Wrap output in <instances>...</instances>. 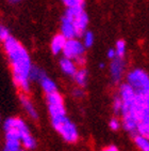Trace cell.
<instances>
[{
	"label": "cell",
	"instance_id": "1",
	"mask_svg": "<svg viewBox=\"0 0 149 151\" xmlns=\"http://www.w3.org/2000/svg\"><path fill=\"white\" fill-rule=\"evenodd\" d=\"M3 44L11 63L15 83L21 90L27 92L30 88V72L32 69L30 56L26 48L12 37Z\"/></svg>",
	"mask_w": 149,
	"mask_h": 151
},
{
	"label": "cell",
	"instance_id": "2",
	"mask_svg": "<svg viewBox=\"0 0 149 151\" xmlns=\"http://www.w3.org/2000/svg\"><path fill=\"white\" fill-rule=\"evenodd\" d=\"M65 16L72 20L77 37H80L82 33H84L86 27H87V24H89V17L84 12L83 8L67 9Z\"/></svg>",
	"mask_w": 149,
	"mask_h": 151
},
{
	"label": "cell",
	"instance_id": "3",
	"mask_svg": "<svg viewBox=\"0 0 149 151\" xmlns=\"http://www.w3.org/2000/svg\"><path fill=\"white\" fill-rule=\"evenodd\" d=\"M53 128L57 130L59 133L62 135L64 139L67 142H74L78 139V131L76 125L72 121L67 119V117L63 119L57 120V121H51Z\"/></svg>",
	"mask_w": 149,
	"mask_h": 151
},
{
	"label": "cell",
	"instance_id": "4",
	"mask_svg": "<svg viewBox=\"0 0 149 151\" xmlns=\"http://www.w3.org/2000/svg\"><path fill=\"white\" fill-rule=\"evenodd\" d=\"M127 81L135 91H144L149 89V75L142 69H134L129 72Z\"/></svg>",
	"mask_w": 149,
	"mask_h": 151
},
{
	"label": "cell",
	"instance_id": "5",
	"mask_svg": "<svg viewBox=\"0 0 149 151\" xmlns=\"http://www.w3.org/2000/svg\"><path fill=\"white\" fill-rule=\"evenodd\" d=\"M64 57L72 60H77L84 56V44L76 39H69L66 41L65 46L63 48Z\"/></svg>",
	"mask_w": 149,
	"mask_h": 151
},
{
	"label": "cell",
	"instance_id": "6",
	"mask_svg": "<svg viewBox=\"0 0 149 151\" xmlns=\"http://www.w3.org/2000/svg\"><path fill=\"white\" fill-rule=\"evenodd\" d=\"M123 68H125V63H123V58L116 57L112 60L111 65H110V73H111V77L114 83H118L121 81L123 73Z\"/></svg>",
	"mask_w": 149,
	"mask_h": 151
},
{
	"label": "cell",
	"instance_id": "7",
	"mask_svg": "<svg viewBox=\"0 0 149 151\" xmlns=\"http://www.w3.org/2000/svg\"><path fill=\"white\" fill-rule=\"evenodd\" d=\"M48 109L50 117H51V121H57L66 117L64 103L63 104H49Z\"/></svg>",
	"mask_w": 149,
	"mask_h": 151
},
{
	"label": "cell",
	"instance_id": "8",
	"mask_svg": "<svg viewBox=\"0 0 149 151\" xmlns=\"http://www.w3.org/2000/svg\"><path fill=\"white\" fill-rule=\"evenodd\" d=\"M61 31H62V35H63L67 40H69V39H74L77 37L76 30H74V25H72V20L69 19V18H67L66 16H64L63 19H62Z\"/></svg>",
	"mask_w": 149,
	"mask_h": 151
},
{
	"label": "cell",
	"instance_id": "9",
	"mask_svg": "<svg viewBox=\"0 0 149 151\" xmlns=\"http://www.w3.org/2000/svg\"><path fill=\"white\" fill-rule=\"evenodd\" d=\"M12 129L18 130V131H20L21 133L28 130L27 124L21 119H19V118H9V119L4 122V130H6V131L12 130Z\"/></svg>",
	"mask_w": 149,
	"mask_h": 151
},
{
	"label": "cell",
	"instance_id": "10",
	"mask_svg": "<svg viewBox=\"0 0 149 151\" xmlns=\"http://www.w3.org/2000/svg\"><path fill=\"white\" fill-rule=\"evenodd\" d=\"M60 67L66 75L74 76L78 71L76 62L74 60H72V59L66 58V57H64V58H62L60 60Z\"/></svg>",
	"mask_w": 149,
	"mask_h": 151
},
{
	"label": "cell",
	"instance_id": "11",
	"mask_svg": "<svg viewBox=\"0 0 149 151\" xmlns=\"http://www.w3.org/2000/svg\"><path fill=\"white\" fill-rule=\"evenodd\" d=\"M67 39L63 35H57L52 39L51 42V50L55 55H57L59 52H63V48L65 46V43Z\"/></svg>",
	"mask_w": 149,
	"mask_h": 151
},
{
	"label": "cell",
	"instance_id": "12",
	"mask_svg": "<svg viewBox=\"0 0 149 151\" xmlns=\"http://www.w3.org/2000/svg\"><path fill=\"white\" fill-rule=\"evenodd\" d=\"M40 84L43 88V90L49 94V93H53V92H57V85L55 83L52 79H50L49 77H47L46 75L44 76L43 78L40 81Z\"/></svg>",
	"mask_w": 149,
	"mask_h": 151
},
{
	"label": "cell",
	"instance_id": "13",
	"mask_svg": "<svg viewBox=\"0 0 149 151\" xmlns=\"http://www.w3.org/2000/svg\"><path fill=\"white\" fill-rule=\"evenodd\" d=\"M20 102H21V104H23L25 111L28 113L29 116L31 117V118H33V119H37L38 116H37L36 109H35V107L33 106L32 102L30 101L28 98H26V96H20Z\"/></svg>",
	"mask_w": 149,
	"mask_h": 151
},
{
	"label": "cell",
	"instance_id": "14",
	"mask_svg": "<svg viewBox=\"0 0 149 151\" xmlns=\"http://www.w3.org/2000/svg\"><path fill=\"white\" fill-rule=\"evenodd\" d=\"M20 142L25 146V148L27 149H34L35 146H36L35 139L33 138V136H32L31 134H30L29 130L21 133V135H20Z\"/></svg>",
	"mask_w": 149,
	"mask_h": 151
},
{
	"label": "cell",
	"instance_id": "15",
	"mask_svg": "<svg viewBox=\"0 0 149 151\" xmlns=\"http://www.w3.org/2000/svg\"><path fill=\"white\" fill-rule=\"evenodd\" d=\"M134 142L138 146V148L142 151H149V139L146 137H143L136 134L134 136Z\"/></svg>",
	"mask_w": 149,
	"mask_h": 151
},
{
	"label": "cell",
	"instance_id": "16",
	"mask_svg": "<svg viewBox=\"0 0 149 151\" xmlns=\"http://www.w3.org/2000/svg\"><path fill=\"white\" fill-rule=\"evenodd\" d=\"M74 78L79 86L83 87V86H85L86 81H87V72H86L84 69L78 70L77 72H76V74L74 75Z\"/></svg>",
	"mask_w": 149,
	"mask_h": 151
},
{
	"label": "cell",
	"instance_id": "17",
	"mask_svg": "<svg viewBox=\"0 0 149 151\" xmlns=\"http://www.w3.org/2000/svg\"><path fill=\"white\" fill-rule=\"evenodd\" d=\"M20 142L19 139H10L6 140V147H4V151H20Z\"/></svg>",
	"mask_w": 149,
	"mask_h": 151
},
{
	"label": "cell",
	"instance_id": "18",
	"mask_svg": "<svg viewBox=\"0 0 149 151\" xmlns=\"http://www.w3.org/2000/svg\"><path fill=\"white\" fill-rule=\"evenodd\" d=\"M47 103L49 104H63V98L59 92H53L47 94Z\"/></svg>",
	"mask_w": 149,
	"mask_h": 151
},
{
	"label": "cell",
	"instance_id": "19",
	"mask_svg": "<svg viewBox=\"0 0 149 151\" xmlns=\"http://www.w3.org/2000/svg\"><path fill=\"white\" fill-rule=\"evenodd\" d=\"M45 75H46V74L40 70V69H38V68H36V67H32L31 72H30V81H40Z\"/></svg>",
	"mask_w": 149,
	"mask_h": 151
},
{
	"label": "cell",
	"instance_id": "20",
	"mask_svg": "<svg viewBox=\"0 0 149 151\" xmlns=\"http://www.w3.org/2000/svg\"><path fill=\"white\" fill-rule=\"evenodd\" d=\"M115 52L116 56L119 58H123V56L126 54V43L123 40H119L116 42V46H115Z\"/></svg>",
	"mask_w": 149,
	"mask_h": 151
},
{
	"label": "cell",
	"instance_id": "21",
	"mask_svg": "<svg viewBox=\"0 0 149 151\" xmlns=\"http://www.w3.org/2000/svg\"><path fill=\"white\" fill-rule=\"evenodd\" d=\"M62 1L67 6V9L83 8L84 6V0H62Z\"/></svg>",
	"mask_w": 149,
	"mask_h": 151
},
{
	"label": "cell",
	"instance_id": "22",
	"mask_svg": "<svg viewBox=\"0 0 149 151\" xmlns=\"http://www.w3.org/2000/svg\"><path fill=\"white\" fill-rule=\"evenodd\" d=\"M136 134H138V135L143 137H146L149 139V124H138Z\"/></svg>",
	"mask_w": 149,
	"mask_h": 151
},
{
	"label": "cell",
	"instance_id": "23",
	"mask_svg": "<svg viewBox=\"0 0 149 151\" xmlns=\"http://www.w3.org/2000/svg\"><path fill=\"white\" fill-rule=\"evenodd\" d=\"M94 43V35L91 31H87L83 35V44L85 47H91Z\"/></svg>",
	"mask_w": 149,
	"mask_h": 151
},
{
	"label": "cell",
	"instance_id": "24",
	"mask_svg": "<svg viewBox=\"0 0 149 151\" xmlns=\"http://www.w3.org/2000/svg\"><path fill=\"white\" fill-rule=\"evenodd\" d=\"M9 38H10V33L8 28H6L3 25H0V43L1 42L4 43Z\"/></svg>",
	"mask_w": 149,
	"mask_h": 151
},
{
	"label": "cell",
	"instance_id": "25",
	"mask_svg": "<svg viewBox=\"0 0 149 151\" xmlns=\"http://www.w3.org/2000/svg\"><path fill=\"white\" fill-rule=\"evenodd\" d=\"M121 108H123V101H121V96H116L114 99V103H113V109L116 114L121 113Z\"/></svg>",
	"mask_w": 149,
	"mask_h": 151
},
{
	"label": "cell",
	"instance_id": "26",
	"mask_svg": "<svg viewBox=\"0 0 149 151\" xmlns=\"http://www.w3.org/2000/svg\"><path fill=\"white\" fill-rule=\"evenodd\" d=\"M109 125H110V128H111V130H113V131H117L118 129L121 128V122L114 118V119H112L111 121H110Z\"/></svg>",
	"mask_w": 149,
	"mask_h": 151
},
{
	"label": "cell",
	"instance_id": "27",
	"mask_svg": "<svg viewBox=\"0 0 149 151\" xmlns=\"http://www.w3.org/2000/svg\"><path fill=\"white\" fill-rule=\"evenodd\" d=\"M117 56H116V52H115V50H113V48H111V50H109V52H108V58L110 59H113L116 58Z\"/></svg>",
	"mask_w": 149,
	"mask_h": 151
},
{
	"label": "cell",
	"instance_id": "28",
	"mask_svg": "<svg viewBox=\"0 0 149 151\" xmlns=\"http://www.w3.org/2000/svg\"><path fill=\"white\" fill-rule=\"evenodd\" d=\"M102 151H118V149L115 147V146H109V147H106L104 148Z\"/></svg>",
	"mask_w": 149,
	"mask_h": 151
},
{
	"label": "cell",
	"instance_id": "29",
	"mask_svg": "<svg viewBox=\"0 0 149 151\" xmlns=\"http://www.w3.org/2000/svg\"><path fill=\"white\" fill-rule=\"evenodd\" d=\"M74 96H83V91L80 90V89H76V90L74 91Z\"/></svg>",
	"mask_w": 149,
	"mask_h": 151
},
{
	"label": "cell",
	"instance_id": "30",
	"mask_svg": "<svg viewBox=\"0 0 149 151\" xmlns=\"http://www.w3.org/2000/svg\"><path fill=\"white\" fill-rule=\"evenodd\" d=\"M104 67V63H100V68H103Z\"/></svg>",
	"mask_w": 149,
	"mask_h": 151
},
{
	"label": "cell",
	"instance_id": "31",
	"mask_svg": "<svg viewBox=\"0 0 149 151\" xmlns=\"http://www.w3.org/2000/svg\"><path fill=\"white\" fill-rule=\"evenodd\" d=\"M13 1H19V0H13Z\"/></svg>",
	"mask_w": 149,
	"mask_h": 151
}]
</instances>
